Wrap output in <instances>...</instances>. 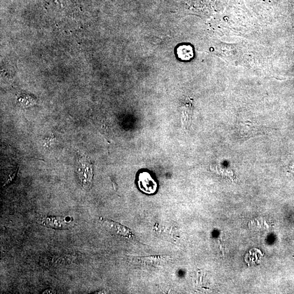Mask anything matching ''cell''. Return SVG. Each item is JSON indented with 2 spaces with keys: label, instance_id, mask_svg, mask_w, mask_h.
Returning <instances> with one entry per match:
<instances>
[{
  "label": "cell",
  "instance_id": "2",
  "mask_svg": "<svg viewBox=\"0 0 294 294\" xmlns=\"http://www.w3.org/2000/svg\"><path fill=\"white\" fill-rule=\"evenodd\" d=\"M139 186L140 189L148 194L154 193L157 189V184L148 172H142L139 177Z\"/></svg>",
  "mask_w": 294,
  "mask_h": 294
},
{
  "label": "cell",
  "instance_id": "1",
  "mask_svg": "<svg viewBox=\"0 0 294 294\" xmlns=\"http://www.w3.org/2000/svg\"><path fill=\"white\" fill-rule=\"evenodd\" d=\"M78 172L82 185L85 188H89L93 178V170L90 162L86 160L80 161Z\"/></svg>",
  "mask_w": 294,
  "mask_h": 294
},
{
  "label": "cell",
  "instance_id": "3",
  "mask_svg": "<svg viewBox=\"0 0 294 294\" xmlns=\"http://www.w3.org/2000/svg\"><path fill=\"white\" fill-rule=\"evenodd\" d=\"M177 55L182 60H189L193 56L192 48L189 46H179L177 49Z\"/></svg>",
  "mask_w": 294,
  "mask_h": 294
}]
</instances>
